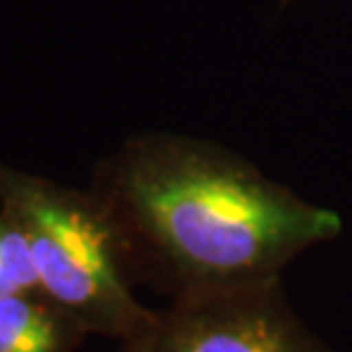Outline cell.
<instances>
[{"instance_id":"1","label":"cell","mask_w":352,"mask_h":352,"mask_svg":"<svg viewBox=\"0 0 352 352\" xmlns=\"http://www.w3.org/2000/svg\"><path fill=\"white\" fill-rule=\"evenodd\" d=\"M94 192L122 229L135 272L172 300L277 279L302 252L341 231L334 210L245 158L167 133L126 142L101 165Z\"/></svg>"},{"instance_id":"2","label":"cell","mask_w":352,"mask_h":352,"mask_svg":"<svg viewBox=\"0 0 352 352\" xmlns=\"http://www.w3.org/2000/svg\"><path fill=\"white\" fill-rule=\"evenodd\" d=\"M0 206L25 238L39 288L89 334L124 343L151 325L156 311L135 295L129 243L94 190L0 163Z\"/></svg>"},{"instance_id":"3","label":"cell","mask_w":352,"mask_h":352,"mask_svg":"<svg viewBox=\"0 0 352 352\" xmlns=\"http://www.w3.org/2000/svg\"><path fill=\"white\" fill-rule=\"evenodd\" d=\"M122 346L138 352H332L293 314L279 277L172 300Z\"/></svg>"},{"instance_id":"4","label":"cell","mask_w":352,"mask_h":352,"mask_svg":"<svg viewBox=\"0 0 352 352\" xmlns=\"http://www.w3.org/2000/svg\"><path fill=\"white\" fill-rule=\"evenodd\" d=\"M87 334L41 288L0 295V352H74Z\"/></svg>"},{"instance_id":"5","label":"cell","mask_w":352,"mask_h":352,"mask_svg":"<svg viewBox=\"0 0 352 352\" xmlns=\"http://www.w3.org/2000/svg\"><path fill=\"white\" fill-rule=\"evenodd\" d=\"M39 288L30 250L16 222L0 206V295Z\"/></svg>"},{"instance_id":"6","label":"cell","mask_w":352,"mask_h":352,"mask_svg":"<svg viewBox=\"0 0 352 352\" xmlns=\"http://www.w3.org/2000/svg\"><path fill=\"white\" fill-rule=\"evenodd\" d=\"M122 352H138V350L131 348V346H122Z\"/></svg>"}]
</instances>
